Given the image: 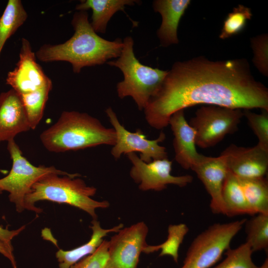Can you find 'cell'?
I'll return each mask as SVG.
<instances>
[{
	"label": "cell",
	"mask_w": 268,
	"mask_h": 268,
	"mask_svg": "<svg viewBox=\"0 0 268 268\" xmlns=\"http://www.w3.org/2000/svg\"><path fill=\"white\" fill-rule=\"evenodd\" d=\"M198 104L268 111V90L254 78L245 59L213 61L198 57L176 62L144 109L145 118L161 130L174 113Z\"/></svg>",
	"instance_id": "6da1fadb"
},
{
	"label": "cell",
	"mask_w": 268,
	"mask_h": 268,
	"mask_svg": "<svg viewBox=\"0 0 268 268\" xmlns=\"http://www.w3.org/2000/svg\"><path fill=\"white\" fill-rule=\"evenodd\" d=\"M71 24L74 30L72 36L62 44L41 46L35 53L39 61L67 62L71 65L73 71L78 73L84 67L101 65L120 56L122 40L109 41L99 36L88 20L87 11L76 12Z\"/></svg>",
	"instance_id": "7a4b0ae2"
},
{
	"label": "cell",
	"mask_w": 268,
	"mask_h": 268,
	"mask_svg": "<svg viewBox=\"0 0 268 268\" xmlns=\"http://www.w3.org/2000/svg\"><path fill=\"white\" fill-rule=\"evenodd\" d=\"M45 148L59 153L75 151L102 144L114 146L117 135L114 128L104 126L85 113L64 111L58 121L40 135Z\"/></svg>",
	"instance_id": "3957f363"
},
{
	"label": "cell",
	"mask_w": 268,
	"mask_h": 268,
	"mask_svg": "<svg viewBox=\"0 0 268 268\" xmlns=\"http://www.w3.org/2000/svg\"><path fill=\"white\" fill-rule=\"evenodd\" d=\"M78 177L55 173L43 176L33 185L31 191L26 196L25 209L40 213L42 209L35 204L46 200L76 207L87 212L93 219H97L96 209L107 208L110 203L107 201H97L92 199L96 193V188L87 186Z\"/></svg>",
	"instance_id": "277c9868"
},
{
	"label": "cell",
	"mask_w": 268,
	"mask_h": 268,
	"mask_svg": "<svg viewBox=\"0 0 268 268\" xmlns=\"http://www.w3.org/2000/svg\"><path fill=\"white\" fill-rule=\"evenodd\" d=\"M123 43L118 59L106 63L119 68L123 73L124 79L117 85L119 97L130 96L139 110H144L160 90L168 70L142 64L135 56L132 37H125Z\"/></svg>",
	"instance_id": "5b68a950"
},
{
	"label": "cell",
	"mask_w": 268,
	"mask_h": 268,
	"mask_svg": "<svg viewBox=\"0 0 268 268\" xmlns=\"http://www.w3.org/2000/svg\"><path fill=\"white\" fill-rule=\"evenodd\" d=\"M7 150L12 160V167L9 174L0 179V191L9 193L10 202L15 204L18 212L25 209V199L31 191L33 185L43 176L50 173L78 177V173L70 174L57 169L54 166L32 164L24 156L14 139L8 141Z\"/></svg>",
	"instance_id": "8992f818"
},
{
	"label": "cell",
	"mask_w": 268,
	"mask_h": 268,
	"mask_svg": "<svg viewBox=\"0 0 268 268\" xmlns=\"http://www.w3.org/2000/svg\"><path fill=\"white\" fill-rule=\"evenodd\" d=\"M246 219L216 223L197 235L191 243L180 268H209L221 258Z\"/></svg>",
	"instance_id": "52a82bcc"
},
{
	"label": "cell",
	"mask_w": 268,
	"mask_h": 268,
	"mask_svg": "<svg viewBox=\"0 0 268 268\" xmlns=\"http://www.w3.org/2000/svg\"><path fill=\"white\" fill-rule=\"evenodd\" d=\"M244 116L240 109L215 105L202 106L189 123L196 133V143L201 148L213 146L228 134L238 130Z\"/></svg>",
	"instance_id": "ba28073f"
},
{
	"label": "cell",
	"mask_w": 268,
	"mask_h": 268,
	"mask_svg": "<svg viewBox=\"0 0 268 268\" xmlns=\"http://www.w3.org/2000/svg\"><path fill=\"white\" fill-rule=\"evenodd\" d=\"M105 112L116 133V142L111 151L115 159H119L122 154L135 152L140 153L139 158L145 163L167 158L165 147L159 144L166 137L163 132L156 139H148L140 129H137L135 132H131L126 129L111 107L107 108Z\"/></svg>",
	"instance_id": "9c48e42d"
},
{
	"label": "cell",
	"mask_w": 268,
	"mask_h": 268,
	"mask_svg": "<svg viewBox=\"0 0 268 268\" xmlns=\"http://www.w3.org/2000/svg\"><path fill=\"white\" fill-rule=\"evenodd\" d=\"M148 232L141 221L117 232L108 241L106 268H137L140 254L148 245Z\"/></svg>",
	"instance_id": "30bf717a"
},
{
	"label": "cell",
	"mask_w": 268,
	"mask_h": 268,
	"mask_svg": "<svg viewBox=\"0 0 268 268\" xmlns=\"http://www.w3.org/2000/svg\"><path fill=\"white\" fill-rule=\"evenodd\" d=\"M127 155L133 165L130 172V176L134 182L138 184L139 189L142 191H161L169 184L183 187L193 180V176L190 175H172V162L168 158L145 163L134 152Z\"/></svg>",
	"instance_id": "8fae6325"
},
{
	"label": "cell",
	"mask_w": 268,
	"mask_h": 268,
	"mask_svg": "<svg viewBox=\"0 0 268 268\" xmlns=\"http://www.w3.org/2000/svg\"><path fill=\"white\" fill-rule=\"evenodd\" d=\"M30 42L21 39L19 59L15 67L8 72L6 84L19 95L27 94L40 88L50 79L36 61Z\"/></svg>",
	"instance_id": "7c38bea8"
},
{
	"label": "cell",
	"mask_w": 268,
	"mask_h": 268,
	"mask_svg": "<svg viewBox=\"0 0 268 268\" xmlns=\"http://www.w3.org/2000/svg\"><path fill=\"white\" fill-rule=\"evenodd\" d=\"M228 170L239 178L265 177L268 169V150L259 144L251 147L231 144L220 154Z\"/></svg>",
	"instance_id": "4fadbf2b"
},
{
	"label": "cell",
	"mask_w": 268,
	"mask_h": 268,
	"mask_svg": "<svg viewBox=\"0 0 268 268\" xmlns=\"http://www.w3.org/2000/svg\"><path fill=\"white\" fill-rule=\"evenodd\" d=\"M211 197L210 208L214 214H225L222 189L228 170L223 157L202 155L191 167Z\"/></svg>",
	"instance_id": "5bb4252c"
},
{
	"label": "cell",
	"mask_w": 268,
	"mask_h": 268,
	"mask_svg": "<svg viewBox=\"0 0 268 268\" xmlns=\"http://www.w3.org/2000/svg\"><path fill=\"white\" fill-rule=\"evenodd\" d=\"M31 128L19 95L13 89L0 94V142Z\"/></svg>",
	"instance_id": "9a60e30c"
},
{
	"label": "cell",
	"mask_w": 268,
	"mask_h": 268,
	"mask_svg": "<svg viewBox=\"0 0 268 268\" xmlns=\"http://www.w3.org/2000/svg\"><path fill=\"white\" fill-rule=\"evenodd\" d=\"M168 125H170L174 136L173 147L176 161L184 169H191L202 155L197 151L196 133L186 121L184 110L174 113L171 116Z\"/></svg>",
	"instance_id": "2e32d148"
},
{
	"label": "cell",
	"mask_w": 268,
	"mask_h": 268,
	"mask_svg": "<svg viewBox=\"0 0 268 268\" xmlns=\"http://www.w3.org/2000/svg\"><path fill=\"white\" fill-rule=\"evenodd\" d=\"M191 3L190 0H155L152 6L162 17L157 31L161 45L167 47L179 43L177 30L181 18Z\"/></svg>",
	"instance_id": "e0dca14e"
},
{
	"label": "cell",
	"mask_w": 268,
	"mask_h": 268,
	"mask_svg": "<svg viewBox=\"0 0 268 268\" xmlns=\"http://www.w3.org/2000/svg\"><path fill=\"white\" fill-rule=\"evenodd\" d=\"M122 223L110 229L101 227L97 219H93L90 228L92 233L90 240L85 244L73 249L64 251L60 249L56 253L59 268H70L78 261L94 253L103 241V238L110 232H118L123 228Z\"/></svg>",
	"instance_id": "ac0fdd59"
},
{
	"label": "cell",
	"mask_w": 268,
	"mask_h": 268,
	"mask_svg": "<svg viewBox=\"0 0 268 268\" xmlns=\"http://www.w3.org/2000/svg\"><path fill=\"white\" fill-rule=\"evenodd\" d=\"M134 0H83L76 5L78 11H92L91 25L96 33H105L108 22L117 11H124L126 5H134Z\"/></svg>",
	"instance_id": "d6986e66"
},
{
	"label": "cell",
	"mask_w": 268,
	"mask_h": 268,
	"mask_svg": "<svg viewBox=\"0 0 268 268\" xmlns=\"http://www.w3.org/2000/svg\"><path fill=\"white\" fill-rule=\"evenodd\" d=\"M222 198L225 215H255L247 202L239 178L229 170L223 184Z\"/></svg>",
	"instance_id": "ffe728a7"
},
{
	"label": "cell",
	"mask_w": 268,
	"mask_h": 268,
	"mask_svg": "<svg viewBox=\"0 0 268 268\" xmlns=\"http://www.w3.org/2000/svg\"><path fill=\"white\" fill-rule=\"evenodd\" d=\"M27 13L20 0H9L0 17V56L7 40L25 22Z\"/></svg>",
	"instance_id": "44dd1931"
},
{
	"label": "cell",
	"mask_w": 268,
	"mask_h": 268,
	"mask_svg": "<svg viewBox=\"0 0 268 268\" xmlns=\"http://www.w3.org/2000/svg\"><path fill=\"white\" fill-rule=\"evenodd\" d=\"M247 202L255 214H268V182L265 177L239 178Z\"/></svg>",
	"instance_id": "7402d4cb"
},
{
	"label": "cell",
	"mask_w": 268,
	"mask_h": 268,
	"mask_svg": "<svg viewBox=\"0 0 268 268\" xmlns=\"http://www.w3.org/2000/svg\"><path fill=\"white\" fill-rule=\"evenodd\" d=\"M53 83L50 79L40 88L31 92L19 95L31 130H34L42 119Z\"/></svg>",
	"instance_id": "603a6c76"
},
{
	"label": "cell",
	"mask_w": 268,
	"mask_h": 268,
	"mask_svg": "<svg viewBox=\"0 0 268 268\" xmlns=\"http://www.w3.org/2000/svg\"><path fill=\"white\" fill-rule=\"evenodd\" d=\"M189 230L188 226L184 223L169 225L166 240L158 245H147L143 253L150 254L161 250L159 256H170L173 258L174 261L177 263L180 246Z\"/></svg>",
	"instance_id": "cb8c5ba5"
},
{
	"label": "cell",
	"mask_w": 268,
	"mask_h": 268,
	"mask_svg": "<svg viewBox=\"0 0 268 268\" xmlns=\"http://www.w3.org/2000/svg\"><path fill=\"white\" fill-rule=\"evenodd\" d=\"M245 231L246 242L253 252L268 248V214L258 213L249 220L246 219Z\"/></svg>",
	"instance_id": "d4e9b609"
},
{
	"label": "cell",
	"mask_w": 268,
	"mask_h": 268,
	"mask_svg": "<svg viewBox=\"0 0 268 268\" xmlns=\"http://www.w3.org/2000/svg\"><path fill=\"white\" fill-rule=\"evenodd\" d=\"M253 253L246 242L236 248H230L224 252L225 258L213 268H257L252 260Z\"/></svg>",
	"instance_id": "484cf974"
},
{
	"label": "cell",
	"mask_w": 268,
	"mask_h": 268,
	"mask_svg": "<svg viewBox=\"0 0 268 268\" xmlns=\"http://www.w3.org/2000/svg\"><path fill=\"white\" fill-rule=\"evenodd\" d=\"M252 13L250 8L239 4L234 7L224 20L219 38L225 39L240 33L245 27L247 20L251 19Z\"/></svg>",
	"instance_id": "4316f807"
},
{
	"label": "cell",
	"mask_w": 268,
	"mask_h": 268,
	"mask_svg": "<svg viewBox=\"0 0 268 268\" xmlns=\"http://www.w3.org/2000/svg\"><path fill=\"white\" fill-rule=\"evenodd\" d=\"M243 111L244 116L258 138V144L268 150V111L262 110L261 114L253 112L249 109Z\"/></svg>",
	"instance_id": "83f0119b"
},
{
	"label": "cell",
	"mask_w": 268,
	"mask_h": 268,
	"mask_svg": "<svg viewBox=\"0 0 268 268\" xmlns=\"http://www.w3.org/2000/svg\"><path fill=\"white\" fill-rule=\"evenodd\" d=\"M253 63L260 72L268 75V35L263 34L251 39Z\"/></svg>",
	"instance_id": "f1b7e54d"
},
{
	"label": "cell",
	"mask_w": 268,
	"mask_h": 268,
	"mask_svg": "<svg viewBox=\"0 0 268 268\" xmlns=\"http://www.w3.org/2000/svg\"><path fill=\"white\" fill-rule=\"evenodd\" d=\"M108 244V241L104 240L94 253L84 257L70 268H106Z\"/></svg>",
	"instance_id": "f546056e"
},
{
	"label": "cell",
	"mask_w": 268,
	"mask_h": 268,
	"mask_svg": "<svg viewBox=\"0 0 268 268\" xmlns=\"http://www.w3.org/2000/svg\"><path fill=\"white\" fill-rule=\"evenodd\" d=\"M1 193L0 191V194ZM25 228V226L23 225L17 229L10 230L0 226V240L8 246L13 248L11 244L12 240L21 233Z\"/></svg>",
	"instance_id": "4dcf8cb0"
},
{
	"label": "cell",
	"mask_w": 268,
	"mask_h": 268,
	"mask_svg": "<svg viewBox=\"0 0 268 268\" xmlns=\"http://www.w3.org/2000/svg\"><path fill=\"white\" fill-rule=\"evenodd\" d=\"M0 254L9 260L12 268H17L16 262L13 253V248L8 246L0 240Z\"/></svg>",
	"instance_id": "1f68e13d"
},
{
	"label": "cell",
	"mask_w": 268,
	"mask_h": 268,
	"mask_svg": "<svg viewBox=\"0 0 268 268\" xmlns=\"http://www.w3.org/2000/svg\"><path fill=\"white\" fill-rule=\"evenodd\" d=\"M257 268H268V259L266 258L263 264Z\"/></svg>",
	"instance_id": "d6a6232c"
}]
</instances>
